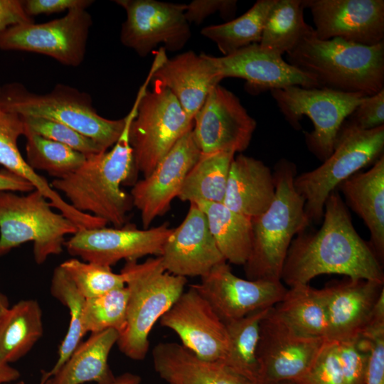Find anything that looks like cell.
<instances>
[{
    "instance_id": "5",
    "label": "cell",
    "mask_w": 384,
    "mask_h": 384,
    "mask_svg": "<svg viewBox=\"0 0 384 384\" xmlns=\"http://www.w3.org/2000/svg\"><path fill=\"white\" fill-rule=\"evenodd\" d=\"M120 273L128 297L125 324L117 344L129 358L142 361L149 351L150 331L184 292L187 279L167 272L159 256L143 262L127 261Z\"/></svg>"
},
{
    "instance_id": "31",
    "label": "cell",
    "mask_w": 384,
    "mask_h": 384,
    "mask_svg": "<svg viewBox=\"0 0 384 384\" xmlns=\"http://www.w3.org/2000/svg\"><path fill=\"white\" fill-rule=\"evenodd\" d=\"M274 308L299 334L327 339V316L321 289L309 284L290 287Z\"/></svg>"
},
{
    "instance_id": "26",
    "label": "cell",
    "mask_w": 384,
    "mask_h": 384,
    "mask_svg": "<svg viewBox=\"0 0 384 384\" xmlns=\"http://www.w3.org/2000/svg\"><path fill=\"white\" fill-rule=\"evenodd\" d=\"M348 205L367 226L368 242L383 262L384 258V155L372 167L357 172L339 186Z\"/></svg>"
},
{
    "instance_id": "11",
    "label": "cell",
    "mask_w": 384,
    "mask_h": 384,
    "mask_svg": "<svg viewBox=\"0 0 384 384\" xmlns=\"http://www.w3.org/2000/svg\"><path fill=\"white\" fill-rule=\"evenodd\" d=\"M92 25L85 9H73L46 23H22L5 28L0 31V49L36 53L78 67L84 60Z\"/></svg>"
},
{
    "instance_id": "50",
    "label": "cell",
    "mask_w": 384,
    "mask_h": 384,
    "mask_svg": "<svg viewBox=\"0 0 384 384\" xmlns=\"http://www.w3.org/2000/svg\"><path fill=\"white\" fill-rule=\"evenodd\" d=\"M141 378L136 374L132 373H125L110 382L108 384H140Z\"/></svg>"
},
{
    "instance_id": "49",
    "label": "cell",
    "mask_w": 384,
    "mask_h": 384,
    "mask_svg": "<svg viewBox=\"0 0 384 384\" xmlns=\"http://www.w3.org/2000/svg\"><path fill=\"white\" fill-rule=\"evenodd\" d=\"M20 376L18 370L9 363L0 361V384L10 383L18 380Z\"/></svg>"
},
{
    "instance_id": "14",
    "label": "cell",
    "mask_w": 384,
    "mask_h": 384,
    "mask_svg": "<svg viewBox=\"0 0 384 384\" xmlns=\"http://www.w3.org/2000/svg\"><path fill=\"white\" fill-rule=\"evenodd\" d=\"M126 11L120 40L139 55H147L157 45L171 51L181 49L191 36L185 17L186 4L155 0H117Z\"/></svg>"
},
{
    "instance_id": "20",
    "label": "cell",
    "mask_w": 384,
    "mask_h": 384,
    "mask_svg": "<svg viewBox=\"0 0 384 384\" xmlns=\"http://www.w3.org/2000/svg\"><path fill=\"white\" fill-rule=\"evenodd\" d=\"M164 270L174 275L203 277L226 262L208 228L206 217L195 203L173 230L159 256Z\"/></svg>"
},
{
    "instance_id": "12",
    "label": "cell",
    "mask_w": 384,
    "mask_h": 384,
    "mask_svg": "<svg viewBox=\"0 0 384 384\" xmlns=\"http://www.w3.org/2000/svg\"><path fill=\"white\" fill-rule=\"evenodd\" d=\"M326 338L302 335L270 309L260 325L257 356L261 384L294 380L309 368Z\"/></svg>"
},
{
    "instance_id": "34",
    "label": "cell",
    "mask_w": 384,
    "mask_h": 384,
    "mask_svg": "<svg viewBox=\"0 0 384 384\" xmlns=\"http://www.w3.org/2000/svg\"><path fill=\"white\" fill-rule=\"evenodd\" d=\"M303 0H275L265 20L259 45L282 55L291 50L312 26L304 18Z\"/></svg>"
},
{
    "instance_id": "53",
    "label": "cell",
    "mask_w": 384,
    "mask_h": 384,
    "mask_svg": "<svg viewBox=\"0 0 384 384\" xmlns=\"http://www.w3.org/2000/svg\"><path fill=\"white\" fill-rule=\"evenodd\" d=\"M275 384H296V383L292 380H284V381H281Z\"/></svg>"
},
{
    "instance_id": "22",
    "label": "cell",
    "mask_w": 384,
    "mask_h": 384,
    "mask_svg": "<svg viewBox=\"0 0 384 384\" xmlns=\"http://www.w3.org/2000/svg\"><path fill=\"white\" fill-rule=\"evenodd\" d=\"M151 70V80L169 89L193 120L211 89L222 80L208 55L191 50L169 59L161 48Z\"/></svg>"
},
{
    "instance_id": "1",
    "label": "cell",
    "mask_w": 384,
    "mask_h": 384,
    "mask_svg": "<svg viewBox=\"0 0 384 384\" xmlns=\"http://www.w3.org/2000/svg\"><path fill=\"white\" fill-rule=\"evenodd\" d=\"M322 219L318 230L303 231L292 240L281 281L292 287L307 284L321 274H338L384 284L381 262L356 232L338 191L326 199Z\"/></svg>"
},
{
    "instance_id": "48",
    "label": "cell",
    "mask_w": 384,
    "mask_h": 384,
    "mask_svg": "<svg viewBox=\"0 0 384 384\" xmlns=\"http://www.w3.org/2000/svg\"><path fill=\"white\" fill-rule=\"evenodd\" d=\"M34 189L31 183L21 177L4 169L0 171V191L28 193Z\"/></svg>"
},
{
    "instance_id": "46",
    "label": "cell",
    "mask_w": 384,
    "mask_h": 384,
    "mask_svg": "<svg viewBox=\"0 0 384 384\" xmlns=\"http://www.w3.org/2000/svg\"><path fill=\"white\" fill-rule=\"evenodd\" d=\"M92 0H26L22 1L26 14L33 18L41 14L68 11L75 8L87 9L93 4Z\"/></svg>"
},
{
    "instance_id": "36",
    "label": "cell",
    "mask_w": 384,
    "mask_h": 384,
    "mask_svg": "<svg viewBox=\"0 0 384 384\" xmlns=\"http://www.w3.org/2000/svg\"><path fill=\"white\" fill-rule=\"evenodd\" d=\"M50 293L68 309L70 322L67 333L59 347L58 359L50 371L42 372L41 381H45L53 377L59 370L86 334L82 323L86 299L60 265L53 270Z\"/></svg>"
},
{
    "instance_id": "25",
    "label": "cell",
    "mask_w": 384,
    "mask_h": 384,
    "mask_svg": "<svg viewBox=\"0 0 384 384\" xmlns=\"http://www.w3.org/2000/svg\"><path fill=\"white\" fill-rule=\"evenodd\" d=\"M275 193L274 176L262 161L242 154L232 161L223 203L252 219L264 213Z\"/></svg>"
},
{
    "instance_id": "18",
    "label": "cell",
    "mask_w": 384,
    "mask_h": 384,
    "mask_svg": "<svg viewBox=\"0 0 384 384\" xmlns=\"http://www.w3.org/2000/svg\"><path fill=\"white\" fill-rule=\"evenodd\" d=\"M159 320L198 357L210 361L224 359L228 347L226 324L191 285Z\"/></svg>"
},
{
    "instance_id": "13",
    "label": "cell",
    "mask_w": 384,
    "mask_h": 384,
    "mask_svg": "<svg viewBox=\"0 0 384 384\" xmlns=\"http://www.w3.org/2000/svg\"><path fill=\"white\" fill-rule=\"evenodd\" d=\"M173 228L167 223L138 229L134 225L80 229L65 241L72 256L83 261L111 267L124 260H137L147 255L160 256Z\"/></svg>"
},
{
    "instance_id": "15",
    "label": "cell",
    "mask_w": 384,
    "mask_h": 384,
    "mask_svg": "<svg viewBox=\"0 0 384 384\" xmlns=\"http://www.w3.org/2000/svg\"><path fill=\"white\" fill-rule=\"evenodd\" d=\"M256 127L237 96L218 84L194 117L192 133L202 154H235L248 147Z\"/></svg>"
},
{
    "instance_id": "33",
    "label": "cell",
    "mask_w": 384,
    "mask_h": 384,
    "mask_svg": "<svg viewBox=\"0 0 384 384\" xmlns=\"http://www.w3.org/2000/svg\"><path fill=\"white\" fill-rule=\"evenodd\" d=\"M270 309L225 324L228 347L221 362L252 384H261L257 350L260 322Z\"/></svg>"
},
{
    "instance_id": "30",
    "label": "cell",
    "mask_w": 384,
    "mask_h": 384,
    "mask_svg": "<svg viewBox=\"0 0 384 384\" xmlns=\"http://www.w3.org/2000/svg\"><path fill=\"white\" fill-rule=\"evenodd\" d=\"M40 304L23 299L9 307L0 320V361L10 363L26 356L42 337Z\"/></svg>"
},
{
    "instance_id": "51",
    "label": "cell",
    "mask_w": 384,
    "mask_h": 384,
    "mask_svg": "<svg viewBox=\"0 0 384 384\" xmlns=\"http://www.w3.org/2000/svg\"><path fill=\"white\" fill-rule=\"evenodd\" d=\"M9 307L6 297L0 293V320Z\"/></svg>"
},
{
    "instance_id": "19",
    "label": "cell",
    "mask_w": 384,
    "mask_h": 384,
    "mask_svg": "<svg viewBox=\"0 0 384 384\" xmlns=\"http://www.w3.org/2000/svg\"><path fill=\"white\" fill-rule=\"evenodd\" d=\"M311 14L316 37L363 46L384 42L383 0H303Z\"/></svg>"
},
{
    "instance_id": "52",
    "label": "cell",
    "mask_w": 384,
    "mask_h": 384,
    "mask_svg": "<svg viewBox=\"0 0 384 384\" xmlns=\"http://www.w3.org/2000/svg\"><path fill=\"white\" fill-rule=\"evenodd\" d=\"M6 384H25V383L23 381H21V382H17L15 383H6ZM40 384H49V381L48 380H46V381H41Z\"/></svg>"
},
{
    "instance_id": "45",
    "label": "cell",
    "mask_w": 384,
    "mask_h": 384,
    "mask_svg": "<svg viewBox=\"0 0 384 384\" xmlns=\"http://www.w3.org/2000/svg\"><path fill=\"white\" fill-rule=\"evenodd\" d=\"M236 4L235 0H194L186 4L184 15L188 23L199 24L216 11L225 15L233 14L236 9Z\"/></svg>"
},
{
    "instance_id": "35",
    "label": "cell",
    "mask_w": 384,
    "mask_h": 384,
    "mask_svg": "<svg viewBox=\"0 0 384 384\" xmlns=\"http://www.w3.org/2000/svg\"><path fill=\"white\" fill-rule=\"evenodd\" d=\"M275 0H258L245 14L225 23L204 27L201 34L213 41L223 55L259 43L267 16Z\"/></svg>"
},
{
    "instance_id": "37",
    "label": "cell",
    "mask_w": 384,
    "mask_h": 384,
    "mask_svg": "<svg viewBox=\"0 0 384 384\" xmlns=\"http://www.w3.org/2000/svg\"><path fill=\"white\" fill-rule=\"evenodd\" d=\"M23 136L26 138V161L35 171H43L60 178L75 171L86 159L83 154L38 135L25 126Z\"/></svg>"
},
{
    "instance_id": "43",
    "label": "cell",
    "mask_w": 384,
    "mask_h": 384,
    "mask_svg": "<svg viewBox=\"0 0 384 384\" xmlns=\"http://www.w3.org/2000/svg\"><path fill=\"white\" fill-rule=\"evenodd\" d=\"M337 342V353L345 384H365L368 352L358 338Z\"/></svg>"
},
{
    "instance_id": "10",
    "label": "cell",
    "mask_w": 384,
    "mask_h": 384,
    "mask_svg": "<svg viewBox=\"0 0 384 384\" xmlns=\"http://www.w3.org/2000/svg\"><path fill=\"white\" fill-rule=\"evenodd\" d=\"M270 93L287 121L296 129L307 116L313 123L312 132L305 134L309 150L321 161L332 153L343 122L364 97L324 88L289 86L273 89Z\"/></svg>"
},
{
    "instance_id": "39",
    "label": "cell",
    "mask_w": 384,
    "mask_h": 384,
    "mask_svg": "<svg viewBox=\"0 0 384 384\" xmlns=\"http://www.w3.org/2000/svg\"><path fill=\"white\" fill-rule=\"evenodd\" d=\"M60 266L85 299L125 287L122 273L114 272L111 267L76 258L65 260Z\"/></svg>"
},
{
    "instance_id": "3",
    "label": "cell",
    "mask_w": 384,
    "mask_h": 384,
    "mask_svg": "<svg viewBox=\"0 0 384 384\" xmlns=\"http://www.w3.org/2000/svg\"><path fill=\"white\" fill-rule=\"evenodd\" d=\"M287 63L319 88L368 97L384 89V42L363 46L319 39L313 27L287 53Z\"/></svg>"
},
{
    "instance_id": "2",
    "label": "cell",
    "mask_w": 384,
    "mask_h": 384,
    "mask_svg": "<svg viewBox=\"0 0 384 384\" xmlns=\"http://www.w3.org/2000/svg\"><path fill=\"white\" fill-rule=\"evenodd\" d=\"M138 102L137 95L127 115L124 129L110 151L86 156L75 171L50 182L51 187L63 194L75 209L102 219L115 228L124 225L133 206L130 194L121 186L135 173L129 129Z\"/></svg>"
},
{
    "instance_id": "32",
    "label": "cell",
    "mask_w": 384,
    "mask_h": 384,
    "mask_svg": "<svg viewBox=\"0 0 384 384\" xmlns=\"http://www.w3.org/2000/svg\"><path fill=\"white\" fill-rule=\"evenodd\" d=\"M235 154L228 151L201 153L188 172L177 198L189 203H223Z\"/></svg>"
},
{
    "instance_id": "9",
    "label": "cell",
    "mask_w": 384,
    "mask_h": 384,
    "mask_svg": "<svg viewBox=\"0 0 384 384\" xmlns=\"http://www.w3.org/2000/svg\"><path fill=\"white\" fill-rule=\"evenodd\" d=\"M151 79V70L138 92L137 110L129 129L134 170L144 177L193 127V120L169 89L153 82V90H147Z\"/></svg>"
},
{
    "instance_id": "44",
    "label": "cell",
    "mask_w": 384,
    "mask_h": 384,
    "mask_svg": "<svg viewBox=\"0 0 384 384\" xmlns=\"http://www.w3.org/2000/svg\"><path fill=\"white\" fill-rule=\"evenodd\" d=\"M358 128L369 130L384 125V89L366 97L346 119Z\"/></svg>"
},
{
    "instance_id": "8",
    "label": "cell",
    "mask_w": 384,
    "mask_h": 384,
    "mask_svg": "<svg viewBox=\"0 0 384 384\" xmlns=\"http://www.w3.org/2000/svg\"><path fill=\"white\" fill-rule=\"evenodd\" d=\"M78 230L75 223L55 212L49 201L36 189L26 195L0 191V257L33 242L35 262L43 264L50 255H60L65 237Z\"/></svg>"
},
{
    "instance_id": "47",
    "label": "cell",
    "mask_w": 384,
    "mask_h": 384,
    "mask_svg": "<svg viewBox=\"0 0 384 384\" xmlns=\"http://www.w3.org/2000/svg\"><path fill=\"white\" fill-rule=\"evenodd\" d=\"M28 22H33V18L25 12L22 1L0 0V31L11 26Z\"/></svg>"
},
{
    "instance_id": "6",
    "label": "cell",
    "mask_w": 384,
    "mask_h": 384,
    "mask_svg": "<svg viewBox=\"0 0 384 384\" xmlns=\"http://www.w3.org/2000/svg\"><path fill=\"white\" fill-rule=\"evenodd\" d=\"M0 102L6 110L19 116L63 123L92 139L105 150L117 142L127 122V116L117 120L100 116L88 93L62 83L44 94L31 92L19 82L9 83L0 87Z\"/></svg>"
},
{
    "instance_id": "41",
    "label": "cell",
    "mask_w": 384,
    "mask_h": 384,
    "mask_svg": "<svg viewBox=\"0 0 384 384\" xmlns=\"http://www.w3.org/2000/svg\"><path fill=\"white\" fill-rule=\"evenodd\" d=\"M20 117L24 126L35 134L66 145L86 156L107 151L92 139L63 123L38 117Z\"/></svg>"
},
{
    "instance_id": "29",
    "label": "cell",
    "mask_w": 384,
    "mask_h": 384,
    "mask_svg": "<svg viewBox=\"0 0 384 384\" xmlns=\"http://www.w3.org/2000/svg\"><path fill=\"white\" fill-rule=\"evenodd\" d=\"M204 213L210 233L225 261L245 265L252 247L251 219L223 203H195Z\"/></svg>"
},
{
    "instance_id": "28",
    "label": "cell",
    "mask_w": 384,
    "mask_h": 384,
    "mask_svg": "<svg viewBox=\"0 0 384 384\" xmlns=\"http://www.w3.org/2000/svg\"><path fill=\"white\" fill-rule=\"evenodd\" d=\"M118 338L119 332L112 329L91 334L86 341L80 343L59 370L48 379L49 384L110 383L115 377L109 367L108 357Z\"/></svg>"
},
{
    "instance_id": "42",
    "label": "cell",
    "mask_w": 384,
    "mask_h": 384,
    "mask_svg": "<svg viewBox=\"0 0 384 384\" xmlns=\"http://www.w3.org/2000/svg\"><path fill=\"white\" fill-rule=\"evenodd\" d=\"M292 381L296 384H345L337 342L326 339L307 370Z\"/></svg>"
},
{
    "instance_id": "17",
    "label": "cell",
    "mask_w": 384,
    "mask_h": 384,
    "mask_svg": "<svg viewBox=\"0 0 384 384\" xmlns=\"http://www.w3.org/2000/svg\"><path fill=\"white\" fill-rule=\"evenodd\" d=\"M201 154L191 129L177 141L150 174L134 183L130 196L140 213L144 229L170 210Z\"/></svg>"
},
{
    "instance_id": "16",
    "label": "cell",
    "mask_w": 384,
    "mask_h": 384,
    "mask_svg": "<svg viewBox=\"0 0 384 384\" xmlns=\"http://www.w3.org/2000/svg\"><path fill=\"white\" fill-rule=\"evenodd\" d=\"M191 286L225 324L274 306L287 291L281 280L242 279L233 273L227 262L216 265Z\"/></svg>"
},
{
    "instance_id": "23",
    "label": "cell",
    "mask_w": 384,
    "mask_h": 384,
    "mask_svg": "<svg viewBox=\"0 0 384 384\" xmlns=\"http://www.w3.org/2000/svg\"><path fill=\"white\" fill-rule=\"evenodd\" d=\"M383 289V283L350 278L330 282L321 289L327 316V339L359 338Z\"/></svg>"
},
{
    "instance_id": "38",
    "label": "cell",
    "mask_w": 384,
    "mask_h": 384,
    "mask_svg": "<svg viewBox=\"0 0 384 384\" xmlns=\"http://www.w3.org/2000/svg\"><path fill=\"white\" fill-rule=\"evenodd\" d=\"M128 292L125 287L85 299L83 329L87 334L115 329L119 334L126 321Z\"/></svg>"
},
{
    "instance_id": "4",
    "label": "cell",
    "mask_w": 384,
    "mask_h": 384,
    "mask_svg": "<svg viewBox=\"0 0 384 384\" xmlns=\"http://www.w3.org/2000/svg\"><path fill=\"white\" fill-rule=\"evenodd\" d=\"M273 174L275 193L268 208L251 219L252 247L244 265L248 279L281 280L283 265L290 244L310 225L304 200L296 191L294 163L282 159Z\"/></svg>"
},
{
    "instance_id": "27",
    "label": "cell",
    "mask_w": 384,
    "mask_h": 384,
    "mask_svg": "<svg viewBox=\"0 0 384 384\" xmlns=\"http://www.w3.org/2000/svg\"><path fill=\"white\" fill-rule=\"evenodd\" d=\"M24 125L16 113L6 110L0 102V164L4 169L31 183L56 208L75 223L79 228L86 227L91 221L90 215L75 209L50 183L32 169L21 155L18 147V139L23 135Z\"/></svg>"
},
{
    "instance_id": "21",
    "label": "cell",
    "mask_w": 384,
    "mask_h": 384,
    "mask_svg": "<svg viewBox=\"0 0 384 384\" xmlns=\"http://www.w3.org/2000/svg\"><path fill=\"white\" fill-rule=\"evenodd\" d=\"M209 58L222 80L244 79L248 90L253 92L294 85L319 88L311 76L286 62L281 55L262 48L259 43L249 45L228 55Z\"/></svg>"
},
{
    "instance_id": "24",
    "label": "cell",
    "mask_w": 384,
    "mask_h": 384,
    "mask_svg": "<svg viewBox=\"0 0 384 384\" xmlns=\"http://www.w3.org/2000/svg\"><path fill=\"white\" fill-rule=\"evenodd\" d=\"M152 359L154 370L168 384H252L221 361L204 360L181 343H158Z\"/></svg>"
},
{
    "instance_id": "7",
    "label": "cell",
    "mask_w": 384,
    "mask_h": 384,
    "mask_svg": "<svg viewBox=\"0 0 384 384\" xmlns=\"http://www.w3.org/2000/svg\"><path fill=\"white\" fill-rule=\"evenodd\" d=\"M383 149L384 125L363 130L346 119L331 155L317 168L294 178V188L304 200L309 222H320L329 195L343 181L378 160Z\"/></svg>"
},
{
    "instance_id": "40",
    "label": "cell",
    "mask_w": 384,
    "mask_h": 384,
    "mask_svg": "<svg viewBox=\"0 0 384 384\" xmlns=\"http://www.w3.org/2000/svg\"><path fill=\"white\" fill-rule=\"evenodd\" d=\"M359 338L368 352L365 384H384V296L380 295L372 318Z\"/></svg>"
}]
</instances>
